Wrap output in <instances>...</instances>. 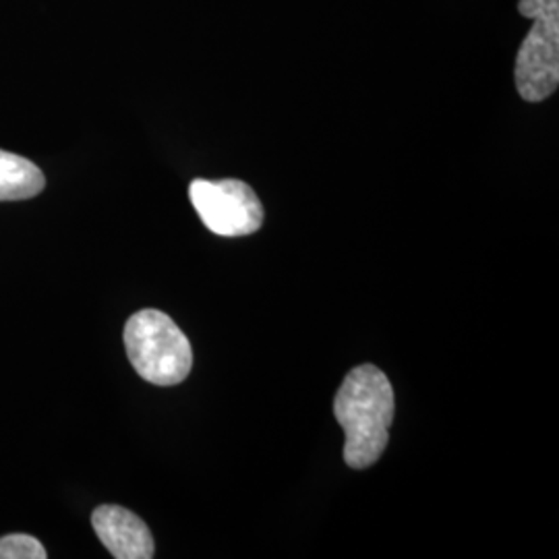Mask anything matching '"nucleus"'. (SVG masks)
Segmentation results:
<instances>
[{
	"mask_svg": "<svg viewBox=\"0 0 559 559\" xmlns=\"http://www.w3.org/2000/svg\"><path fill=\"white\" fill-rule=\"evenodd\" d=\"M519 13L533 27L516 55V90L522 100H547L559 85V0H519Z\"/></svg>",
	"mask_w": 559,
	"mask_h": 559,
	"instance_id": "7ed1b4c3",
	"label": "nucleus"
},
{
	"mask_svg": "<svg viewBox=\"0 0 559 559\" xmlns=\"http://www.w3.org/2000/svg\"><path fill=\"white\" fill-rule=\"evenodd\" d=\"M189 200L207 230L218 237H247L263 224V205L255 191L237 179H195Z\"/></svg>",
	"mask_w": 559,
	"mask_h": 559,
	"instance_id": "20e7f679",
	"label": "nucleus"
},
{
	"mask_svg": "<svg viewBox=\"0 0 559 559\" xmlns=\"http://www.w3.org/2000/svg\"><path fill=\"white\" fill-rule=\"evenodd\" d=\"M40 540L29 535H7L0 539V559H46Z\"/></svg>",
	"mask_w": 559,
	"mask_h": 559,
	"instance_id": "0eeeda50",
	"label": "nucleus"
},
{
	"mask_svg": "<svg viewBox=\"0 0 559 559\" xmlns=\"http://www.w3.org/2000/svg\"><path fill=\"white\" fill-rule=\"evenodd\" d=\"M396 413L392 383L376 365L355 367L334 399V415L344 429V460L350 468L373 466L388 448Z\"/></svg>",
	"mask_w": 559,
	"mask_h": 559,
	"instance_id": "f257e3e1",
	"label": "nucleus"
},
{
	"mask_svg": "<svg viewBox=\"0 0 559 559\" xmlns=\"http://www.w3.org/2000/svg\"><path fill=\"white\" fill-rule=\"evenodd\" d=\"M124 348L133 369L154 385H179L193 367L191 342L158 309H141L129 318Z\"/></svg>",
	"mask_w": 559,
	"mask_h": 559,
	"instance_id": "f03ea898",
	"label": "nucleus"
},
{
	"mask_svg": "<svg viewBox=\"0 0 559 559\" xmlns=\"http://www.w3.org/2000/svg\"><path fill=\"white\" fill-rule=\"evenodd\" d=\"M44 185L46 179L34 162L0 150V201L32 200Z\"/></svg>",
	"mask_w": 559,
	"mask_h": 559,
	"instance_id": "423d86ee",
	"label": "nucleus"
},
{
	"mask_svg": "<svg viewBox=\"0 0 559 559\" xmlns=\"http://www.w3.org/2000/svg\"><path fill=\"white\" fill-rule=\"evenodd\" d=\"M92 524L104 543V547L110 551V556L117 559H152L154 558V537L147 528V524L133 514L131 510L122 506L106 503L94 510Z\"/></svg>",
	"mask_w": 559,
	"mask_h": 559,
	"instance_id": "39448f33",
	"label": "nucleus"
}]
</instances>
